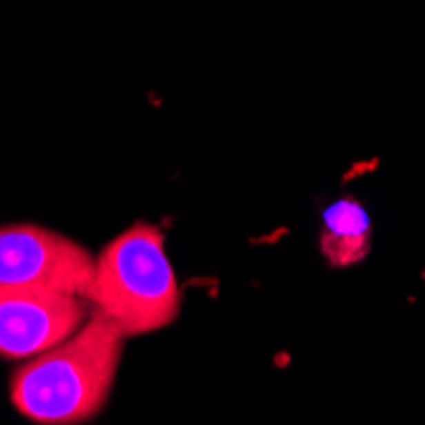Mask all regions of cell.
I'll return each mask as SVG.
<instances>
[{
	"label": "cell",
	"mask_w": 425,
	"mask_h": 425,
	"mask_svg": "<svg viewBox=\"0 0 425 425\" xmlns=\"http://www.w3.org/2000/svg\"><path fill=\"white\" fill-rule=\"evenodd\" d=\"M84 295L43 288H0V357L33 359L66 342L90 319Z\"/></svg>",
	"instance_id": "cell-4"
},
{
	"label": "cell",
	"mask_w": 425,
	"mask_h": 425,
	"mask_svg": "<svg viewBox=\"0 0 425 425\" xmlns=\"http://www.w3.org/2000/svg\"><path fill=\"white\" fill-rule=\"evenodd\" d=\"M125 334L92 311L66 342L26 359L10 377V402L39 425H79L105 408L123 357Z\"/></svg>",
	"instance_id": "cell-1"
},
{
	"label": "cell",
	"mask_w": 425,
	"mask_h": 425,
	"mask_svg": "<svg viewBox=\"0 0 425 425\" xmlns=\"http://www.w3.org/2000/svg\"><path fill=\"white\" fill-rule=\"evenodd\" d=\"M95 255L79 242L36 224L0 227V288H43L87 295Z\"/></svg>",
	"instance_id": "cell-3"
},
{
	"label": "cell",
	"mask_w": 425,
	"mask_h": 425,
	"mask_svg": "<svg viewBox=\"0 0 425 425\" xmlns=\"http://www.w3.org/2000/svg\"><path fill=\"white\" fill-rule=\"evenodd\" d=\"M84 298L125 336L153 334L173 324L181 311V290L164 232L156 224L135 221L110 239L95 257Z\"/></svg>",
	"instance_id": "cell-2"
},
{
	"label": "cell",
	"mask_w": 425,
	"mask_h": 425,
	"mask_svg": "<svg viewBox=\"0 0 425 425\" xmlns=\"http://www.w3.org/2000/svg\"><path fill=\"white\" fill-rule=\"evenodd\" d=\"M372 221L367 209L352 197H344L324 212L321 253L331 268H349L369 255Z\"/></svg>",
	"instance_id": "cell-5"
}]
</instances>
